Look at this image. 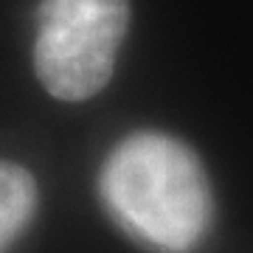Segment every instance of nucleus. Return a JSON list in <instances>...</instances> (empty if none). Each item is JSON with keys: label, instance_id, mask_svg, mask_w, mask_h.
<instances>
[{"label": "nucleus", "instance_id": "1", "mask_svg": "<svg viewBox=\"0 0 253 253\" xmlns=\"http://www.w3.org/2000/svg\"><path fill=\"white\" fill-rule=\"evenodd\" d=\"M110 217L161 253H189L211 222V186L189 146L141 129L113 146L99 174Z\"/></svg>", "mask_w": 253, "mask_h": 253}, {"label": "nucleus", "instance_id": "2", "mask_svg": "<svg viewBox=\"0 0 253 253\" xmlns=\"http://www.w3.org/2000/svg\"><path fill=\"white\" fill-rule=\"evenodd\" d=\"M129 26L126 0H42L34 71L54 99L84 101L113 76Z\"/></svg>", "mask_w": 253, "mask_h": 253}, {"label": "nucleus", "instance_id": "3", "mask_svg": "<svg viewBox=\"0 0 253 253\" xmlns=\"http://www.w3.org/2000/svg\"><path fill=\"white\" fill-rule=\"evenodd\" d=\"M37 180L20 163L0 161V253L20 239L37 211Z\"/></svg>", "mask_w": 253, "mask_h": 253}]
</instances>
